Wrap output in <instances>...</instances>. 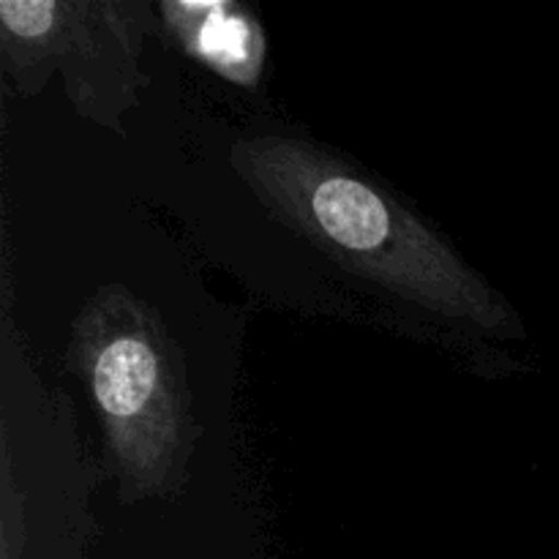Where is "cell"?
<instances>
[{
	"label": "cell",
	"instance_id": "1",
	"mask_svg": "<svg viewBox=\"0 0 559 559\" xmlns=\"http://www.w3.org/2000/svg\"><path fill=\"white\" fill-rule=\"evenodd\" d=\"M233 167L287 227L349 271L415 306L491 333H513V311L484 276L393 197L295 136H246Z\"/></svg>",
	"mask_w": 559,
	"mask_h": 559
},
{
	"label": "cell",
	"instance_id": "2",
	"mask_svg": "<svg viewBox=\"0 0 559 559\" xmlns=\"http://www.w3.org/2000/svg\"><path fill=\"white\" fill-rule=\"evenodd\" d=\"M74 353L104 420L120 497L173 495L194 453L197 424L164 322L126 289L107 287L76 320Z\"/></svg>",
	"mask_w": 559,
	"mask_h": 559
},
{
	"label": "cell",
	"instance_id": "3",
	"mask_svg": "<svg viewBox=\"0 0 559 559\" xmlns=\"http://www.w3.org/2000/svg\"><path fill=\"white\" fill-rule=\"evenodd\" d=\"M189 11L197 16V22L183 20L178 14H175V22H183V25L189 22V27H186L189 33L200 31V36H183L189 41L191 52L205 58L213 49V41H218L216 52L207 63L213 69H222L233 80H249L243 69H251V74H254L257 63H260V36L251 27V22L243 20L240 14H233L229 5H189Z\"/></svg>",
	"mask_w": 559,
	"mask_h": 559
},
{
	"label": "cell",
	"instance_id": "4",
	"mask_svg": "<svg viewBox=\"0 0 559 559\" xmlns=\"http://www.w3.org/2000/svg\"><path fill=\"white\" fill-rule=\"evenodd\" d=\"M58 14H63V5L58 3H16V0H3L0 3V16H3V27L14 38L22 41H36V38L52 36L55 25H58Z\"/></svg>",
	"mask_w": 559,
	"mask_h": 559
}]
</instances>
